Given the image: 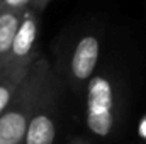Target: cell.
<instances>
[{
	"mask_svg": "<svg viewBox=\"0 0 146 144\" xmlns=\"http://www.w3.org/2000/svg\"><path fill=\"white\" fill-rule=\"evenodd\" d=\"M37 26H39V12L34 9H26L21 19V26L12 41V48L5 63L12 65H26L36 61V41Z\"/></svg>",
	"mask_w": 146,
	"mask_h": 144,
	"instance_id": "2",
	"label": "cell"
},
{
	"mask_svg": "<svg viewBox=\"0 0 146 144\" xmlns=\"http://www.w3.org/2000/svg\"><path fill=\"white\" fill-rule=\"evenodd\" d=\"M22 14H19V12H2L0 14V63H3L10 53L12 41L21 26Z\"/></svg>",
	"mask_w": 146,
	"mask_h": 144,
	"instance_id": "6",
	"label": "cell"
},
{
	"mask_svg": "<svg viewBox=\"0 0 146 144\" xmlns=\"http://www.w3.org/2000/svg\"><path fill=\"white\" fill-rule=\"evenodd\" d=\"M99 54H100L99 39L92 34L82 37L75 46V51L70 59V73L73 80L88 81L94 76L95 66L99 63Z\"/></svg>",
	"mask_w": 146,
	"mask_h": 144,
	"instance_id": "3",
	"label": "cell"
},
{
	"mask_svg": "<svg viewBox=\"0 0 146 144\" xmlns=\"http://www.w3.org/2000/svg\"><path fill=\"white\" fill-rule=\"evenodd\" d=\"M85 120L88 129L100 137H107L114 126V90L107 76L97 75L88 80Z\"/></svg>",
	"mask_w": 146,
	"mask_h": 144,
	"instance_id": "1",
	"label": "cell"
},
{
	"mask_svg": "<svg viewBox=\"0 0 146 144\" xmlns=\"http://www.w3.org/2000/svg\"><path fill=\"white\" fill-rule=\"evenodd\" d=\"M49 0H31V9H34L37 12H41V9L48 3Z\"/></svg>",
	"mask_w": 146,
	"mask_h": 144,
	"instance_id": "8",
	"label": "cell"
},
{
	"mask_svg": "<svg viewBox=\"0 0 146 144\" xmlns=\"http://www.w3.org/2000/svg\"><path fill=\"white\" fill-rule=\"evenodd\" d=\"M31 66H33V63L12 65V63L3 61V70H2V75H0V114L12 102L17 88L21 87L22 80L26 78Z\"/></svg>",
	"mask_w": 146,
	"mask_h": 144,
	"instance_id": "4",
	"label": "cell"
},
{
	"mask_svg": "<svg viewBox=\"0 0 146 144\" xmlns=\"http://www.w3.org/2000/svg\"><path fill=\"white\" fill-rule=\"evenodd\" d=\"M56 137V126L54 120L46 112L34 114L26 129L24 143L26 144H53Z\"/></svg>",
	"mask_w": 146,
	"mask_h": 144,
	"instance_id": "5",
	"label": "cell"
},
{
	"mask_svg": "<svg viewBox=\"0 0 146 144\" xmlns=\"http://www.w3.org/2000/svg\"><path fill=\"white\" fill-rule=\"evenodd\" d=\"M2 70H3V63H0V75H2Z\"/></svg>",
	"mask_w": 146,
	"mask_h": 144,
	"instance_id": "10",
	"label": "cell"
},
{
	"mask_svg": "<svg viewBox=\"0 0 146 144\" xmlns=\"http://www.w3.org/2000/svg\"><path fill=\"white\" fill-rule=\"evenodd\" d=\"M141 132H143V134L146 136V120L143 122V126H141Z\"/></svg>",
	"mask_w": 146,
	"mask_h": 144,
	"instance_id": "9",
	"label": "cell"
},
{
	"mask_svg": "<svg viewBox=\"0 0 146 144\" xmlns=\"http://www.w3.org/2000/svg\"><path fill=\"white\" fill-rule=\"evenodd\" d=\"M31 7V0H0V14L2 12H19L22 14Z\"/></svg>",
	"mask_w": 146,
	"mask_h": 144,
	"instance_id": "7",
	"label": "cell"
}]
</instances>
